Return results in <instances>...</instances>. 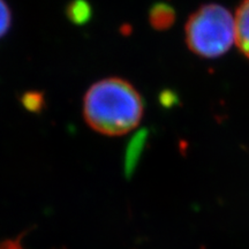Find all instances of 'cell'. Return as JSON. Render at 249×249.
Returning a JSON list of instances; mask_svg holds the SVG:
<instances>
[{
  "mask_svg": "<svg viewBox=\"0 0 249 249\" xmlns=\"http://www.w3.org/2000/svg\"><path fill=\"white\" fill-rule=\"evenodd\" d=\"M83 114L96 132L107 136L124 135L141 121L142 98L127 81L118 77L104 79L87 91Z\"/></svg>",
  "mask_w": 249,
  "mask_h": 249,
  "instance_id": "cell-1",
  "label": "cell"
},
{
  "mask_svg": "<svg viewBox=\"0 0 249 249\" xmlns=\"http://www.w3.org/2000/svg\"><path fill=\"white\" fill-rule=\"evenodd\" d=\"M186 43L196 55L217 58L235 44V20L229 9L208 4L194 12L186 23Z\"/></svg>",
  "mask_w": 249,
  "mask_h": 249,
  "instance_id": "cell-2",
  "label": "cell"
},
{
  "mask_svg": "<svg viewBox=\"0 0 249 249\" xmlns=\"http://www.w3.org/2000/svg\"><path fill=\"white\" fill-rule=\"evenodd\" d=\"M235 45L249 59V0H244L235 15Z\"/></svg>",
  "mask_w": 249,
  "mask_h": 249,
  "instance_id": "cell-3",
  "label": "cell"
},
{
  "mask_svg": "<svg viewBox=\"0 0 249 249\" xmlns=\"http://www.w3.org/2000/svg\"><path fill=\"white\" fill-rule=\"evenodd\" d=\"M11 26V12L4 0H0V37L7 33Z\"/></svg>",
  "mask_w": 249,
  "mask_h": 249,
  "instance_id": "cell-4",
  "label": "cell"
}]
</instances>
